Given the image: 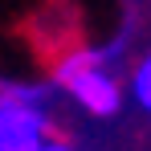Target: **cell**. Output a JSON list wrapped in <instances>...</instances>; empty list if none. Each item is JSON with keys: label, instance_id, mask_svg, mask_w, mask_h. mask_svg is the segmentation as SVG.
Wrapping results in <instances>:
<instances>
[{"label": "cell", "instance_id": "1", "mask_svg": "<svg viewBox=\"0 0 151 151\" xmlns=\"http://www.w3.org/2000/svg\"><path fill=\"white\" fill-rule=\"evenodd\" d=\"M33 98H37V90H17V94L0 98V151L49 147V123Z\"/></svg>", "mask_w": 151, "mask_h": 151}, {"label": "cell", "instance_id": "2", "mask_svg": "<svg viewBox=\"0 0 151 151\" xmlns=\"http://www.w3.org/2000/svg\"><path fill=\"white\" fill-rule=\"evenodd\" d=\"M61 86H65L90 114H98V119L119 114V106H123V90H119V82L106 74L102 65H82V70H74L70 78H61Z\"/></svg>", "mask_w": 151, "mask_h": 151}, {"label": "cell", "instance_id": "3", "mask_svg": "<svg viewBox=\"0 0 151 151\" xmlns=\"http://www.w3.org/2000/svg\"><path fill=\"white\" fill-rule=\"evenodd\" d=\"M131 98L151 114V53L139 61V70H135V78H131Z\"/></svg>", "mask_w": 151, "mask_h": 151}]
</instances>
